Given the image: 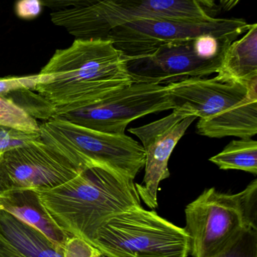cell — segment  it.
<instances>
[{
  "label": "cell",
  "instance_id": "6",
  "mask_svg": "<svg viewBox=\"0 0 257 257\" xmlns=\"http://www.w3.org/2000/svg\"><path fill=\"white\" fill-rule=\"evenodd\" d=\"M250 27L241 18H216L208 21L138 18L115 27L106 39L128 58H134L150 54L162 45L192 41L205 34L234 42Z\"/></svg>",
  "mask_w": 257,
  "mask_h": 257
},
{
  "label": "cell",
  "instance_id": "14",
  "mask_svg": "<svg viewBox=\"0 0 257 257\" xmlns=\"http://www.w3.org/2000/svg\"><path fill=\"white\" fill-rule=\"evenodd\" d=\"M197 133L209 138L235 136L251 139L257 133V84L250 89L248 96L230 109L208 119H199Z\"/></svg>",
  "mask_w": 257,
  "mask_h": 257
},
{
  "label": "cell",
  "instance_id": "10",
  "mask_svg": "<svg viewBox=\"0 0 257 257\" xmlns=\"http://www.w3.org/2000/svg\"><path fill=\"white\" fill-rule=\"evenodd\" d=\"M196 119L173 111L159 120L128 130L140 139L144 150V178L141 184L135 185L140 199L151 209L158 208L157 195L160 183L170 177V155Z\"/></svg>",
  "mask_w": 257,
  "mask_h": 257
},
{
  "label": "cell",
  "instance_id": "20",
  "mask_svg": "<svg viewBox=\"0 0 257 257\" xmlns=\"http://www.w3.org/2000/svg\"><path fill=\"white\" fill-rule=\"evenodd\" d=\"M214 257H257V230L244 229L223 252Z\"/></svg>",
  "mask_w": 257,
  "mask_h": 257
},
{
  "label": "cell",
  "instance_id": "9",
  "mask_svg": "<svg viewBox=\"0 0 257 257\" xmlns=\"http://www.w3.org/2000/svg\"><path fill=\"white\" fill-rule=\"evenodd\" d=\"M80 169L42 142L0 151V195L57 187Z\"/></svg>",
  "mask_w": 257,
  "mask_h": 257
},
{
  "label": "cell",
  "instance_id": "28",
  "mask_svg": "<svg viewBox=\"0 0 257 257\" xmlns=\"http://www.w3.org/2000/svg\"><path fill=\"white\" fill-rule=\"evenodd\" d=\"M99 257H110V256H105V255L101 254V256H100Z\"/></svg>",
  "mask_w": 257,
  "mask_h": 257
},
{
  "label": "cell",
  "instance_id": "19",
  "mask_svg": "<svg viewBox=\"0 0 257 257\" xmlns=\"http://www.w3.org/2000/svg\"><path fill=\"white\" fill-rule=\"evenodd\" d=\"M232 42L215 35L205 34L193 39V48L198 57L212 60L223 55Z\"/></svg>",
  "mask_w": 257,
  "mask_h": 257
},
{
  "label": "cell",
  "instance_id": "23",
  "mask_svg": "<svg viewBox=\"0 0 257 257\" xmlns=\"http://www.w3.org/2000/svg\"><path fill=\"white\" fill-rule=\"evenodd\" d=\"M42 77L38 75L29 76H9L0 78V96L6 97L8 95L18 90H30L34 91L35 87L40 84Z\"/></svg>",
  "mask_w": 257,
  "mask_h": 257
},
{
  "label": "cell",
  "instance_id": "21",
  "mask_svg": "<svg viewBox=\"0 0 257 257\" xmlns=\"http://www.w3.org/2000/svg\"><path fill=\"white\" fill-rule=\"evenodd\" d=\"M240 193L244 226L257 230V180L252 181Z\"/></svg>",
  "mask_w": 257,
  "mask_h": 257
},
{
  "label": "cell",
  "instance_id": "26",
  "mask_svg": "<svg viewBox=\"0 0 257 257\" xmlns=\"http://www.w3.org/2000/svg\"><path fill=\"white\" fill-rule=\"evenodd\" d=\"M44 7L49 8L52 12L65 9L83 8L96 4L103 0H41Z\"/></svg>",
  "mask_w": 257,
  "mask_h": 257
},
{
  "label": "cell",
  "instance_id": "5",
  "mask_svg": "<svg viewBox=\"0 0 257 257\" xmlns=\"http://www.w3.org/2000/svg\"><path fill=\"white\" fill-rule=\"evenodd\" d=\"M93 246L110 257H188L190 252L184 228L142 206L109 219L98 230Z\"/></svg>",
  "mask_w": 257,
  "mask_h": 257
},
{
  "label": "cell",
  "instance_id": "27",
  "mask_svg": "<svg viewBox=\"0 0 257 257\" xmlns=\"http://www.w3.org/2000/svg\"><path fill=\"white\" fill-rule=\"evenodd\" d=\"M220 8L223 10L229 12L235 7L241 0H218Z\"/></svg>",
  "mask_w": 257,
  "mask_h": 257
},
{
  "label": "cell",
  "instance_id": "7",
  "mask_svg": "<svg viewBox=\"0 0 257 257\" xmlns=\"http://www.w3.org/2000/svg\"><path fill=\"white\" fill-rule=\"evenodd\" d=\"M172 109L166 85L132 82L90 105L54 117L102 133L125 135L134 120Z\"/></svg>",
  "mask_w": 257,
  "mask_h": 257
},
{
  "label": "cell",
  "instance_id": "22",
  "mask_svg": "<svg viewBox=\"0 0 257 257\" xmlns=\"http://www.w3.org/2000/svg\"><path fill=\"white\" fill-rule=\"evenodd\" d=\"M41 140L39 133H29L0 126V151L24 146Z\"/></svg>",
  "mask_w": 257,
  "mask_h": 257
},
{
  "label": "cell",
  "instance_id": "12",
  "mask_svg": "<svg viewBox=\"0 0 257 257\" xmlns=\"http://www.w3.org/2000/svg\"><path fill=\"white\" fill-rule=\"evenodd\" d=\"M250 85L216 76L193 78L166 85L173 111L199 119L215 117L246 99Z\"/></svg>",
  "mask_w": 257,
  "mask_h": 257
},
{
  "label": "cell",
  "instance_id": "11",
  "mask_svg": "<svg viewBox=\"0 0 257 257\" xmlns=\"http://www.w3.org/2000/svg\"><path fill=\"white\" fill-rule=\"evenodd\" d=\"M223 55L205 60L196 55L193 40L167 44L143 57L128 58V72L133 82L167 85L193 78L217 74Z\"/></svg>",
  "mask_w": 257,
  "mask_h": 257
},
{
  "label": "cell",
  "instance_id": "16",
  "mask_svg": "<svg viewBox=\"0 0 257 257\" xmlns=\"http://www.w3.org/2000/svg\"><path fill=\"white\" fill-rule=\"evenodd\" d=\"M217 76L250 85L257 81V24L229 45Z\"/></svg>",
  "mask_w": 257,
  "mask_h": 257
},
{
  "label": "cell",
  "instance_id": "18",
  "mask_svg": "<svg viewBox=\"0 0 257 257\" xmlns=\"http://www.w3.org/2000/svg\"><path fill=\"white\" fill-rule=\"evenodd\" d=\"M0 126L29 133H39V124L12 99L0 96Z\"/></svg>",
  "mask_w": 257,
  "mask_h": 257
},
{
  "label": "cell",
  "instance_id": "8",
  "mask_svg": "<svg viewBox=\"0 0 257 257\" xmlns=\"http://www.w3.org/2000/svg\"><path fill=\"white\" fill-rule=\"evenodd\" d=\"M184 228L192 257H214L223 252L246 229L241 193L206 189L185 208Z\"/></svg>",
  "mask_w": 257,
  "mask_h": 257
},
{
  "label": "cell",
  "instance_id": "25",
  "mask_svg": "<svg viewBox=\"0 0 257 257\" xmlns=\"http://www.w3.org/2000/svg\"><path fill=\"white\" fill-rule=\"evenodd\" d=\"M43 4L41 0H18L15 3V13L21 19L33 20L39 16Z\"/></svg>",
  "mask_w": 257,
  "mask_h": 257
},
{
  "label": "cell",
  "instance_id": "1",
  "mask_svg": "<svg viewBox=\"0 0 257 257\" xmlns=\"http://www.w3.org/2000/svg\"><path fill=\"white\" fill-rule=\"evenodd\" d=\"M128 60L109 39H75L53 54L34 91L55 109L54 115L77 109L131 84Z\"/></svg>",
  "mask_w": 257,
  "mask_h": 257
},
{
  "label": "cell",
  "instance_id": "3",
  "mask_svg": "<svg viewBox=\"0 0 257 257\" xmlns=\"http://www.w3.org/2000/svg\"><path fill=\"white\" fill-rule=\"evenodd\" d=\"M214 0H103L88 7L54 11L51 19L75 39H106L110 30L138 18L208 21L216 18Z\"/></svg>",
  "mask_w": 257,
  "mask_h": 257
},
{
  "label": "cell",
  "instance_id": "13",
  "mask_svg": "<svg viewBox=\"0 0 257 257\" xmlns=\"http://www.w3.org/2000/svg\"><path fill=\"white\" fill-rule=\"evenodd\" d=\"M0 257H63L48 237L13 214L0 209Z\"/></svg>",
  "mask_w": 257,
  "mask_h": 257
},
{
  "label": "cell",
  "instance_id": "24",
  "mask_svg": "<svg viewBox=\"0 0 257 257\" xmlns=\"http://www.w3.org/2000/svg\"><path fill=\"white\" fill-rule=\"evenodd\" d=\"M63 257H99L102 253L96 247L78 237H69L63 248Z\"/></svg>",
  "mask_w": 257,
  "mask_h": 257
},
{
  "label": "cell",
  "instance_id": "15",
  "mask_svg": "<svg viewBox=\"0 0 257 257\" xmlns=\"http://www.w3.org/2000/svg\"><path fill=\"white\" fill-rule=\"evenodd\" d=\"M0 209L40 231L61 249L69 238L53 221L34 190H16L0 195Z\"/></svg>",
  "mask_w": 257,
  "mask_h": 257
},
{
  "label": "cell",
  "instance_id": "17",
  "mask_svg": "<svg viewBox=\"0 0 257 257\" xmlns=\"http://www.w3.org/2000/svg\"><path fill=\"white\" fill-rule=\"evenodd\" d=\"M222 170H241L257 175V142L253 139L233 140L209 159Z\"/></svg>",
  "mask_w": 257,
  "mask_h": 257
},
{
  "label": "cell",
  "instance_id": "2",
  "mask_svg": "<svg viewBox=\"0 0 257 257\" xmlns=\"http://www.w3.org/2000/svg\"><path fill=\"white\" fill-rule=\"evenodd\" d=\"M34 190L60 229L92 246L100 228L109 219L141 206L134 180L101 167L80 169L60 185Z\"/></svg>",
  "mask_w": 257,
  "mask_h": 257
},
{
  "label": "cell",
  "instance_id": "4",
  "mask_svg": "<svg viewBox=\"0 0 257 257\" xmlns=\"http://www.w3.org/2000/svg\"><path fill=\"white\" fill-rule=\"evenodd\" d=\"M44 143L78 169L101 167L134 180L144 167L143 146L126 135L102 133L57 117L39 124Z\"/></svg>",
  "mask_w": 257,
  "mask_h": 257
}]
</instances>
